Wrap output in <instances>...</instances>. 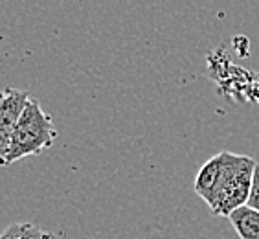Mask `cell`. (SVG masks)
I'll return each mask as SVG.
<instances>
[{"mask_svg":"<svg viewBox=\"0 0 259 239\" xmlns=\"http://www.w3.org/2000/svg\"><path fill=\"white\" fill-rule=\"evenodd\" d=\"M255 166H257V160L248 154L221 151L219 180L208 203L209 210L215 215L230 217L232 212L239 210L241 206H246Z\"/></svg>","mask_w":259,"mask_h":239,"instance_id":"cell-1","label":"cell"},{"mask_svg":"<svg viewBox=\"0 0 259 239\" xmlns=\"http://www.w3.org/2000/svg\"><path fill=\"white\" fill-rule=\"evenodd\" d=\"M55 138L57 131L54 127L52 116L40 107L35 98H30L11 136L6 166H11L17 160H22L31 154L42 153L54 145Z\"/></svg>","mask_w":259,"mask_h":239,"instance_id":"cell-2","label":"cell"},{"mask_svg":"<svg viewBox=\"0 0 259 239\" xmlns=\"http://www.w3.org/2000/svg\"><path fill=\"white\" fill-rule=\"evenodd\" d=\"M31 96L17 89L0 90V166H6L13 131Z\"/></svg>","mask_w":259,"mask_h":239,"instance_id":"cell-3","label":"cell"},{"mask_svg":"<svg viewBox=\"0 0 259 239\" xmlns=\"http://www.w3.org/2000/svg\"><path fill=\"white\" fill-rule=\"evenodd\" d=\"M219 173H221V153L211 156L208 162H204V166L200 168L197 177H195V184H193L195 193L199 195L206 205L209 203V199H211V195L215 191V186H217V180H219Z\"/></svg>","mask_w":259,"mask_h":239,"instance_id":"cell-4","label":"cell"},{"mask_svg":"<svg viewBox=\"0 0 259 239\" xmlns=\"http://www.w3.org/2000/svg\"><path fill=\"white\" fill-rule=\"evenodd\" d=\"M228 221L239 239H259V212L248 206H241L230 214Z\"/></svg>","mask_w":259,"mask_h":239,"instance_id":"cell-5","label":"cell"},{"mask_svg":"<svg viewBox=\"0 0 259 239\" xmlns=\"http://www.w3.org/2000/svg\"><path fill=\"white\" fill-rule=\"evenodd\" d=\"M0 239H57L52 232L33 223H13L0 234Z\"/></svg>","mask_w":259,"mask_h":239,"instance_id":"cell-6","label":"cell"},{"mask_svg":"<svg viewBox=\"0 0 259 239\" xmlns=\"http://www.w3.org/2000/svg\"><path fill=\"white\" fill-rule=\"evenodd\" d=\"M246 206L252 208V210H255V212H259V162H257V166H255L254 179H252V189H250Z\"/></svg>","mask_w":259,"mask_h":239,"instance_id":"cell-7","label":"cell"}]
</instances>
